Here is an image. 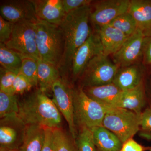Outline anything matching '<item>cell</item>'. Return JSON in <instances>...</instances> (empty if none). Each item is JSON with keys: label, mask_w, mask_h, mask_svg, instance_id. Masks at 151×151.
Instances as JSON below:
<instances>
[{"label": "cell", "mask_w": 151, "mask_h": 151, "mask_svg": "<svg viewBox=\"0 0 151 151\" xmlns=\"http://www.w3.org/2000/svg\"><path fill=\"white\" fill-rule=\"evenodd\" d=\"M97 148L104 151H120L123 143L115 134L103 126L90 129Z\"/></svg>", "instance_id": "19"}, {"label": "cell", "mask_w": 151, "mask_h": 151, "mask_svg": "<svg viewBox=\"0 0 151 151\" xmlns=\"http://www.w3.org/2000/svg\"><path fill=\"white\" fill-rule=\"evenodd\" d=\"M91 12L90 5L82 7L66 14L60 25L65 42L60 72L70 69L76 52L92 33L89 25Z\"/></svg>", "instance_id": "1"}, {"label": "cell", "mask_w": 151, "mask_h": 151, "mask_svg": "<svg viewBox=\"0 0 151 151\" xmlns=\"http://www.w3.org/2000/svg\"><path fill=\"white\" fill-rule=\"evenodd\" d=\"M45 136V127L36 125L27 126L22 144L17 151H41Z\"/></svg>", "instance_id": "22"}, {"label": "cell", "mask_w": 151, "mask_h": 151, "mask_svg": "<svg viewBox=\"0 0 151 151\" xmlns=\"http://www.w3.org/2000/svg\"><path fill=\"white\" fill-rule=\"evenodd\" d=\"M41 151H55L53 129L45 128V139Z\"/></svg>", "instance_id": "34"}, {"label": "cell", "mask_w": 151, "mask_h": 151, "mask_svg": "<svg viewBox=\"0 0 151 151\" xmlns=\"http://www.w3.org/2000/svg\"><path fill=\"white\" fill-rule=\"evenodd\" d=\"M18 116L27 126L60 129L62 117L52 100L38 89L19 101Z\"/></svg>", "instance_id": "2"}, {"label": "cell", "mask_w": 151, "mask_h": 151, "mask_svg": "<svg viewBox=\"0 0 151 151\" xmlns=\"http://www.w3.org/2000/svg\"><path fill=\"white\" fill-rule=\"evenodd\" d=\"M143 146L139 144L132 138L123 143L120 151H144Z\"/></svg>", "instance_id": "35"}, {"label": "cell", "mask_w": 151, "mask_h": 151, "mask_svg": "<svg viewBox=\"0 0 151 151\" xmlns=\"http://www.w3.org/2000/svg\"><path fill=\"white\" fill-rule=\"evenodd\" d=\"M145 37L144 33L138 29L129 37L121 48L113 55L114 63L119 68L134 65L143 54Z\"/></svg>", "instance_id": "12"}, {"label": "cell", "mask_w": 151, "mask_h": 151, "mask_svg": "<svg viewBox=\"0 0 151 151\" xmlns=\"http://www.w3.org/2000/svg\"><path fill=\"white\" fill-rule=\"evenodd\" d=\"M37 20L59 26L65 17L62 0H32Z\"/></svg>", "instance_id": "14"}, {"label": "cell", "mask_w": 151, "mask_h": 151, "mask_svg": "<svg viewBox=\"0 0 151 151\" xmlns=\"http://www.w3.org/2000/svg\"><path fill=\"white\" fill-rule=\"evenodd\" d=\"M103 47V55H114L121 48L129 37L110 25L96 28Z\"/></svg>", "instance_id": "16"}, {"label": "cell", "mask_w": 151, "mask_h": 151, "mask_svg": "<svg viewBox=\"0 0 151 151\" xmlns=\"http://www.w3.org/2000/svg\"><path fill=\"white\" fill-rule=\"evenodd\" d=\"M150 151H151V148L150 149Z\"/></svg>", "instance_id": "39"}, {"label": "cell", "mask_w": 151, "mask_h": 151, "mask_svg": "<svg viewBox=\"0 0 151 151\" xmlns=\"http://www.w3.org/2000/svg\"><path fill=\"white\" fill-rule=\"evenodd\" d=\"M36 41L40 59L50 63L59 69L65 46L59 26L38 20Z\"/></svg>", "instance_id": "3"}, {"label": "cell", "mask_w": 151, "mask_h": 151, "mask_svg": "<svg viewBox=\"0 0 151 151\" xmlns=\"http://www.w3.org/2000/svg\"><path fill=\"white\" fill-rule=\"evenodd\" d=\"M76 124L89 129L103 126L108 107L90 98L83 88L73 89Z\"/></svg>", "instance_id": "4"}, {"label": "cell", "mask_w": 151, "mask_h": 151, "mask_svg": "<svg viewBox=\"0 0 151 151\" xmlns=\"http://www.w3.org/2000/svg\"><path fill=\"white\" fill-rule=\"evenodd\" d=\"M143 54L145 63L146 64H151V35L146 37L145 38Z\"/></svg>", "instance_id": "36"}, {"label": "cell", "mask_w": 151, "mask_h": 151, "mask_svg": "<svg viewBox=\"0 0 151 151\" xmlns=\"http://www.w3.org/2000/svg\"><path fill=\"white\" fill-rule=\"evenodd\" d=\"M62 1L66 14L84 6H90L92 2L90 0H62Z\"/></svg>", "instance_id": "32"}, {"label": "cell", "mask_w": 151, "mask_h": 151, "mask_svg": "<svg viewBox=\"0 0 151 151\" xmlns=\"http://www.w3.org/2000/svg\"><path fill=\"white\" fill-rule=\"evenodd\" d=\"M76 140L78 151H97L91 130L85 127H81Z\"/></svg>", "instance_id": "28"}, {"label": "cell", "mask_w": 151, "mask_h": 151, "mask_svg": "<svg viewBox=\"0 0 151 151\" xmlns=\"http://www.w3.org/2000/svg\"><path fill=\"white\" fill-rule=\"evenodd\" d=\"M34 87L31 82L22 73H19L17 75L12 89V94L17 95L29 92Z\"/></svg>", "instance_id": "30"}, {"label": "cell", "mask_w": 151, "mask_h": 151, "mask_svg": "<svg viewBox=\"0 0 151 151\" xmlns=\"http://www.w3.org/2000/svg\"><path fill=\"white\" fill-rule=\"evenodd\" d=\"M55 151H78L74 139L60 129H53Z\"/></svg>", "instance_id": "27"}, {"label": "cell", "mask_w": 151, "mask_h": 151, "mask_svg": "<svg viewBox=\"0 0 151 151\" xmlns=\"http://www.w3.org/2000/svg\"><path fill=\"white\" fill-rule=\"evenodd\" d=\"M145 104V98L142 82L134 89L124 91L114 108H124L141 115Z\"/></svg>", "instance_id": "18"}, {"label": "cell", "mask_w": 151, "mask_h": 151, "mask_svg": "<svg viewBox=\"0 0 151 151\" xmlns=\"http://www.w3.org/2000/svg\"><path fill=\"white\" fill-rule=\"evenodd\" d=\"M83 89L90 98L108 108L115 107L124 92L113 83Z\"/></svg>", "instance_id": "15"}, {"label": "cell", "mask_w": 151, "mask_h": 151, "mask_svg": "<svg viewBox=\"0 0 151 151\" xmlns=\"http://www.w3.org/2000/svg\"><path fill=\"white\" fill-rule=\"evenodd\" d=\"M119 68L103 54L94 57L87 63L81 74L84 87L113 83Z\"/></svg>", "instance_id": "7"}, {"label": "cell", "mask_w": 151, "mask_h": 151, "mask_svg": "<svg viewBox=\"0 0 151 151\" xmlns=\"http://www.w3.org/2000/svg\"><path fill=\"white\" fill-rule=\"evenodd\" d=\"M18 73L7 70L1 67L0 91L12 94L13 84L17 75Z\"/></svg>", "instance_id": "29"}, {"label": "cell", "mask_w": 151, "mask_h": 151, "mask_svg": "<svg viewBox=\"0 0 151 151\" xmlns=\"http://www.w3.org/2000/svg\"><path fill=\"white\" fill-rule=\"evenodd\" d=\"M103 54V47L100 36L96 30L76 52L71 63V70L74 77L81 75L84 68L94 57Z\"/></svg>", "instance_id": "11"}, {"label": "cell", "mask_w": 151, "mask_h": 151, "mask_svg": "<svg viewBox=\"0 0 151 151\" xmlns=\"http://www.w3.org/2000/svg\"><path fill=\"white\" fill-rule=\"evenodd\" d=\"M140 127L143 132L151 135V108H147L141 114Z\"/></svg>", "instance_id": "33"}, {"label": "cell", "mask_w": 151, "mask_h": 151, "mask_svg": "<svg viewBox=\"0 0 151 151\" xmlns=\"http://www.w3.org/2000/svg\"><path fill=\"white\" fill-rule=\"evenodd\" d=\"M108 25L121 31L128 37L134 34L138 30L136 21L128 12L116 17Z\"/></svg>", "instance_id": "25"}, {"label": "cell", "mask_w": 151, "mask_h": 151, "mask_svg": "<svg viewBox=\"0 0 151 151\" xmlns=\"http://www.w3.org/2000/svg\"><path fill=\"white\" fill-rule=\"evenodd\" d=\"M51 90L52 101L66 120L71 137L76 140L78 133L74 116L73 89L66 80L60 77L53 84Z\"/></svg>", "instance_id": "8"}, {"label": "cell", "mask_w": 151, "mask_h": 151, "mask_svg": "<svg viewBox=\"0 0 151 151\" xmlns=\"http://www.w3.org/2000/svg\"><path fill=\"white\" fill-rule=\"evenodd\" d=\"M128 12L137 23L138 29L146 37L151 35V1L131 0Z\"/></svg>", "instance_id": "17"}, {"label": "cell", "mask_w": 151, "mask_h": 151, "mask_svg": "<svg viewBox=\"0 0 151 151\" xmlns=\"http://www.w3.org/2000/svg\"><path fill=\"white\" fill-rule=\"evenodd\" d=\"M14 24L4 19L0 16V43L5 44L12 36Z\"/></svg>", "instance_id": "31"}, {"label": "cell", "mask_w": 151, "mask_h": 151, "mask_svg": "<svg viewBox=\"0 0 151 151\" xmlns=\"http://www.w3.org/2000/svg\"><path fill=\"white\" fill-rule=\"evenodd\" d=\"M37 22L23 21L14 24L12 36L5 44L7 47L22 55L40 59L36 41Z\"/></svg>", "instance_id": "6"}, {"label": "cell", "mask_w": 151, "mask_h": 151, "mask_svg": "<svg viewBox=\"0 0 151 151\" xmlns=\"http://www.w3.org/2000/svg\"><path fill=\"white\" fill-rule=\"evenodd\" d=\"M27 126L18 116L0 121V147L17 150L22 144Z\"/></svg>", "instance_id": "9"}, {"label": "cell", "mask_w": 151, "mask_h": 151, "mask_svg": "<svg viewBox=\"0 0 151 151\" xmlns=\"http://www.w3.org/2000/svg\"><path fill=\"white\" fill-rule=\"evenodd\" d=\"M20 55L22 63L19 73L26 77L34 86H38V60L32 57Z\"/></svg>", "instance_id": "26"}, {"label": "cell", "mask_w": 151, "mask_h": 151, "mask_svg": "<svg viewBox=\"0 0 151 151\" xmlns=\"http://www.w3.org/2000/svg\"><path fill=\"white\" fill-rule=\"evenodd\" d=\"M1 16L12 23L23 21H37L32 0H14L3 2L0 6Z\"/></svg>", "instance_id": "13"}, {"label": "cell", "mask_w": 151, "mask_h": 151, "mask_svg": "<svg viewBox=\"0 0 151 151\" xmlns=\"http://www.w3.org/2000/svg\"><path fill=\"white\" fill-rule=\"evenodd\" d=\"M130 4L129 0L99 1L94 4L90 20L96 28L107 25L119 16L128 12Z\"/></svg>", "instance_id": "10"}, {"label": "cell", "mask_w": 151, "mask_h": 151, "mask_svg": "<svg viewBox=\"0 0 151 151\" xmlns=\"http://www.w3.org/2000/svg\"><path fill=\"white\" fill-rule=\"evenodd\" d=\"M97 151H104L103 150H100V149H98L97 148Z\"/></svg>", "instance_id": "38"}, {"label": "cell", "mask_w": 151, "mask_h": 151, "mask_svg": "<svg viewBox=\"0 0 151 151\" xmlns=\"http://www.w3.org/2000/svg\"><path fill=\"white\" fill-rule=\"evenodd\" d=\"M20 54L8 48L5 44L0 43L1 67L18 73L21 67Z\"/></svg>", "instance_id": "23"}, {"label": "cell", "mask_w": 151, "mask_h": 151, "mask_svg": "<svg viewBox=\"0 0 151 151\" xmlns=\"http://www.w3.org/2000/svg\"><path fill=\"white\" fill-rule=\"evenodd\" d=\"M142 82L140 69L133 65L119 68L113 83L123 91H127L137 87Z\"/></svg>", "instance_id": "20"}, {"label": "cell", "mask_w": 151, "mask_h": 151, "mask_svg": "<svg viewBox=\"0 0 151 151\" xmlns=\"http://www.w3.org/2000/svg\"><path fill=\"white\" fill-rule=\"evenodd\" d=\"M141 115L119 108H108L103 126L115 134L124 143L133 137L140 127Z\"/></svg>", "instance_id": "5"}, {"label": "cell", "mask_w": 151, "mask_h": 151, "mask_svg": "<svg viewBox=\"0 0 151 151\" xmlns=\"http://www.w3.org/2000/svg\"><path fill=\"white\" fill-rule=\"evenodd\" d=\"M0 151H17L16 150H10V149L6 148L3 147H0Z\"/></svg>", "instance_id": "37"}, {"label": "cell", "mask_w": 151, "mask_h": 151, "mask_svg": "<svg viewBox=\"0 0 151 151\" xmlns=\"http://www.w3.org/2000/svg\"><path fill=\"white\" fill-rule=\"evenodd\" d=\"M38 86L45 93L52 89L55 82L60 78L58 68L50 63L38 60Z\"/></svg>", "instance_id": "21"}, {"label": "cell", "mask_w": 151, "mask_h": 151, "mask_svg": "<svg viewBox=\"0 0 151 151\" xmlns=\"http://www.w3.org/2000/svg\"><path fill=\"white\" fill-rule=\"evenodd\" d=\"M19 100L17 95L0 91V118L18 116Z\"/></svg>", "instance_id": "24"}]
</instances>
